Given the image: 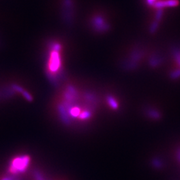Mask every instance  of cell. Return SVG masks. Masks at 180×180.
<instances>
[{"mask_svg": "<svg viewBox=\"0 0 180 180\" xmlns=\"http://www.w3.org/2000/svg\"><path fill=\"white\" fill-rule=\"evenodd\" d=\"M148 2L149 3H152V4H153V3H154L156 2V0H148Z\"/></svg>", "mask_w": 180, "mask_h": 180, "instance_id": "cell-6", "label": "cell"}, {"mask_svg": "<svg viewBox=\"0 0 180 180\" xmlns=\"http://www.w3.org/2000/svg\"><path fill=\"white\" fill-rule=\"evenodd\" d=\"M61 46L59 43H54L50 55L47 68L49 73L53 76L58 74L61 68V57H60Z\"/></svg>", "mask_w": 180, "mask_h": 180, "instance_id": "cell-1", "label": "cell"}, {"mask_svg": "<svg viewBox=\"0 0 180 180\" xmlns=\"http://www.w3.org/2000/svg\"><path fill=\"white\" fill-rule=\"evenodd\" d=\"M2 180H16L15 179H13L12 177H7V178H3Z\"/></svg>", "mask_w": 180, "mask_h": 180, "instance_id": "cell-5", "label": "cell"}, {"mask_svg": "<svg viewBox=\"0 0 180 180\" xmlns=\"http://www.w3.org/2000/svg\"><path fill=\"white\" fill-rule=\"evenodd\" d=\"M29 163V158L28 156L17 157L15 158L11 164L9 171L13 174L24 172Z\"/></svg>", "mask_w": 180, "mask_h": 180, "instance_id": "cell-2", "label": "cell"}, {"mask_svg": "<svg viewBox=\"0 0 180 180\" xmlns=\"http://www.w3.org/2000/svg\"><path fill=\"white\" fill-rule=\"evenodd\" d=\"M178 0H163L153 3V6L156 8H165V7H176L179 5Z\"/></svg>", "mask_w": 180, "mask_h": 180, "instance_id": "cell-3", "label": "cell"}, {"mask_svg": "<svg viewBox=\"0 0 180 180\" xmlns=\"http://www.w3.org/2000/svg\"><path fill=\"white\" fill-rule=\"evenodd\" d=\"M35 177L36 180H43L42 175H41L39 173H36L35 174Z\"/></svg>", "mask_w": 180, "mask_h": 180, "instance_id": "cell-4", "label": "cell"}]
</instances>
